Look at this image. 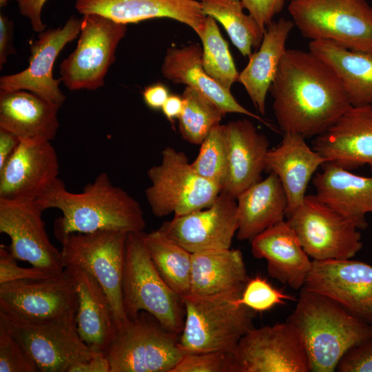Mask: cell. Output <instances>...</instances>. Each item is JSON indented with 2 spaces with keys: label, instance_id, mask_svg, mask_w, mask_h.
<instances>
[{
  "label": "cell",
  "instance_id": "8d00e7d4",
  "mask_svg": "<svg viewBox=\"0 0 372 372\" xmlns=\"http://www.w3.org/2000/svg\"><path fill=\"white\" fill-rule=\"evenodd\" d=\"M192 165L200 176L223 187L227 165L226 125L219 124L210 131Z\"/></svg>",
  "mask_w": 372,
  "mask_h": 372
},
{
  "label": "cell",
  "instance_id": "f35d334b",
  "mask_svg": "<svg viewBox=\"0 0 372 372\" xmlns=\"http://www.w3.org/2000/svg\"><path fill=\"white\" fill-rule=\"evenodd\" d=\"M295 298L273 287L265 278L256 276L246 283L238 302L253 311L263 312Z\"/></svg>",
  "mask_w": 372,
  "mask_h": 372
},
{
  "label": "cell",
  "instance_id": "2e32d148",
  "mask_svg": "<svg viewBox=\"0 0 372 372\" xmlns=\"http://www.w3.org/2000/svg\"><path fill=\"white\" fill-rule=\"evenodd\" d=\"M159 229L191 254L231 248L238 230L236 198L221 191L209 207L174 216Z\"/></svg>",
  "mask_w": 372,
  "mask_h": 372
},
{
  "label": "cell",
  "instance_id": "ba28073f",
  "mask_svg": "<svg viewBox=\"0 0 372 372\" xmlns=\"http://www.w3.org/2000/svg\"><path fill=\"white\" fill-rule=\"evenodd\" d=\"M150 185L145 190L152 214L164 217L185 215L209 207L222 188L200 176L187 155L174 147L161 152V163L147 172Z\"/></svg>",
  "mask_w": 372,
  "mask_h": 372
},
{
  "label": "cell",
  "instance_id": "8992f818",
  "mask_svg": "<svg viewBox=\"0 0 372 372\" xmlns=\"http://www.w3.org/2000/svg\"><path fill=\"white\" fill-rule=\"evenodd\" d=\"M301 35L349 50H372V6L366 0H289Z\"/></svg>",
  "mask_w": 372,
  "mask_h": 372
},
{
  "label": "cell",
  "instance_id": "d4e9b609",
  "mask_svg": "<svg viewBox=\"0 0 372 372\" xmlns=\"http://www.w3.org/2000/svg\"><path fill=\"white\" fill-rule=\"evenodd\" d=\"M202 52L203 48L198 43L168 48L161 68L163 77L173 83L183 84L202 93L225 115L228 113L244 114L277 131L268 121L240 105L231 91L223 87L205 72L202 63Z\"/></svg>",
  "mask_w": 372,
  "mask_h": 372
},
{
  "label": "cell",
  "instance_id": "7bdbcfd3",
  "mask_svg": "<svg viewBox=\"0 0 372 372\" xmlns=\"http://www.w3.org/2000/svg\"><path fill=\"white\" fill-rule=\"evenodd\" d=\"M286 0H241L248 13L254 17L260 26L266 27L273 21L274 17L283 8Z\"/></svg>",
  "mask_w": 372,
  "mask_h": 372
},
{
  "label": "cell",
  "instance_id": "d590c367",
  "mask_svg": "<svg viewBox=\"0 0 372 372\" xmlns=\"http://www.w3.org/2000/svg\"><path fill=\"white\" fill-rule=\"evenodd\" d=\"M199 38L202 41V63L205 72L218 84L231 91L238 81V72L229 49L227 41L223 37L216 21L207 16L205 27Z\"/></svg>",
  "mask_w": 372,
  "mask_h": 372
},
{
  "label": "cell",
  "instance_id": "ac0fdd59",
  "mask_svg": "<svg viewBox=\"0 0 372 372\" xmlns=\"http://www.w3.org/2000/svg\"><path fill=\"white\" fill-rule=\"evenodd\" d=\"M51 142H20L0 168V200L36 202L59 179Z\"/></svg>",
  "mask_w": 372,
  "mask_h": 372
},
{
  "label": "cell",
  "instance_id": "7dc6e473",
  "mask_svg": "<svg viewBox=\"0 0 372 372\" xmlns=\"http://www.w3.org/2000/svg\"><path fill=\"white\" fill-rule=\"evenodd\" d=\"M68 372H110V365L104 353H100L90 360L72 365Z\"/></svg>",
  "mask_w": 372,
  "mask_h": 372
},
{
  "label": "cell",
  "instance_id": "484cf974",
  "mask_svg": "<svg viewBox=\"0 0 372 372\" xmlns=\"http://www.w3.org/2000/svg\"><path fill=\"white\" fill-rule=\"evenodd\" d=\"M326 161L308 146L304 138L296 134L284 133L281 143L268 151L265 170L278 176L285 191L286 217L302 204L313 174Z\"/></svg>",
  "mask_w": 372,
  "mask_h": 372
},
{
  "label": "cell",
  "instance_id": "4316f807",
  "mask_svg": "<svg viewBox=\"0 0 372 372\" xmlns=\"http://www.w3.org/2000/svg\"><path fill=\"white\" fill-rule=\"evenodd\" d=\"M59 109L28 91H0V128L20 142H51L59 127Z\"/></svg>",
  "mask_w": 372,
  "mask_h": 372
},
{
  "label": "cell",
  "instance_id": "e575fe53",
  "mask_svg": "<svg viewBox=\"0 0 372 372\" xmlns=\"http://www.w3.org/2000/svg\"><path fill=\"white\" fill-rule=\"evenodd\" d=\"M182 98L179 132L187 143L200 145L210 131L220 124L225 114L212 101L192 87L185 86Z\"/></svg>",
  "mask_w": 372,
  "mask_h": 372
},
{
  "label": "cell",
  "instance_id": "7402d4cb",
  "mask_svg": "<svg viewBox=\"0 0 372 372\" xmlns=\"http://www.w3.org/2000/svg\"><path fill=\"white\" fill-rule=\"evenodd\" d=\"M251 254L267 262L269 275L294 289H302L312 260L288 222L283 220L251 240Z\"/></svg>",
  "mask_w": 372,
  "mask_h": 372
},
{
  "label": "cell",
  "instance_id": "60d3db41",
  "mask_svg": "<svg viewBox=\"0 0 372 372\" xmlns=\"http://www.w3.org/2000/svg\"><path fill=\"white\" fill-rule=\"evenodd\" d=\"M56 273L37 267L25 268L17 263V259L4 245L0 247V284L10 281L48 278Z\"/></svg>",
  "mask_w": 372,
  "mask_h": 372
},
{
  "label": "cell",
  "instance_id": "1f68e13d",
  "mask_svg": "<svg viewBox=\"0 0 372 372\" xmlns=\"http://www.w3.org/2000/svg\"><path fill=\"white\" fill-rule=\"evenodd\" d=\"M249 279L239 249H209L192 254L190 293L206 296L242 291Z\"/></svg>",
  "mask_w": 372,
  "mask_h": 372
},
{
  "label": "cell",
  "instance_id": "f1b7e54d",
  "mask_svg": "<svg viewBox=\"0 0 372 372\" xmlns=\"http://www.w3.org/2000/svg\"><path fill=\"white\" fill-rule=\"evenodd\" d=\"M292 20L283 17L267 27L260 45L248 58L238 81L245 87L258 112L265 115L266 97L285 54L289 35L294 27Z\"/></svg>",
  "mask_w": 372,
  "mask_h": 372
},
{
  "label": "cell",
  "instance_id": "cb8c5ba5",
  "mask_svg": "<svg viewBox=\"0 0 372 372\" xmlns=\"http://www.w3.org/2000/svg\"><path fill=\"white\" fill-rule=\"evenodd\" d=\"M312 179L319 200L352 222L359 229L372 214V176H362L338 164L326 161Z\"/></svg>",
  "mask_w": 372,
  "mask_h": 372
},
{
  "label": "cell",
  "instance_id": "ab89813d",
  "mask_svg": "<svg viewBox=\"0 0 372 372\" xmlns=\"http://www.w3.org/2000/svg\"><path fill=\"white\" fill-rule=\"evenodd\" d=\"M172 372H234V352L185 353Z\"/></svg>",
  "mask_w": 372,
  "mask_h": 372
},
{
  "label": "cell",
  "instance_id": "6da1fadb",
  "mask_svg": "<svg viewBox=\"0 0 372 372\" xmlns=\"http://www.w3.org/2000/svg\"><path fill=\"white\" fill-rule=\"evenodd\" d=\"M269 92L280 130L305 139L324 132L352 107L336 75L309 50H286Z\"/></svg>",
  "mask_w": 372,
  "mask_h": 372
},
{
  "label": "cell",
  "instance_id": "d6986e66",
  "mask_svg": "<svg viewBox=\"0 0 372 372\" xmlns=\"http://www.w3.org/2000/svg\"><path fill=\"white\" fill-rule=\"evenodd\" d=\"M304 287L336 301L372 324V266L360 261L312 260Z\"/></svg>",
  "mask_w": 372,
  "mask_h": 372
},
{
  "label": "cell",
  "instance_id": "7c38bea8",
  "mask_svg": "<svg viewBox=\"0 0 372 372\" xmlns=\"http://www.w3.org/2000/svg\"><path fill=\"white\" fill-rule=\"evenodd\" d=\"M286 220L312 260L351 259L362 248L360 229L316 195H306Z\"/></svg>",
  "mask_w": 372,
  "mask_h": 372
},
{
  "label": "cell",
  "instance_id": "3957f363",
  "mask_svg": "<svg viewBox=\"0 0 372 372\" xmlns=\"http://www.w3.org/2000/svg\"><path fill=\"white\" fill-rule=\"evenodd\" d=\"M287 322L304 344L311 372H333L353 347L372 338V324L321 293L301 289Z\"/></svg>",
  "mask_w": 372,
  "mask_h": 372
},
{
  "label": "cell",
  "instance_id": "8fae6325",
  "mask_svg": "<svg viewBox=\"0 0 372 372\" xmlns=\"http://www.w3.org/2000/svg\"><path fill=\"white\" fill-rule=\"evenodd\" d=\"M79 301L67 268L48 278L0 284V311L30 322L76 319Z\"/></svg>",
  "mask_w": 372,
  "mask_h": 372
},
{
  "label": "cell",
  "instance_id": "83f0119b",
  "mask_svg": "<svg viewBox=\"0 0 372 372\" xmlns=\"http://www.w3.org/2000/svg\"><path fill=\"white\" fill-rule=\"evenodd\" d=\"M65 267L76 283L78 332L92 350L105 353L118 332L110 301L102 287L90 273L75 265Z\"/></svg>",
  "mask_w": 372,
  "mask_h": 372
},
{
  "label": "cell",
  "instance_id": "7a4b0ae2",
  "mask_svg": "<svg viewBox=\"0 0 372 372\" xmlns=\"http://www.w3.org/2000/svg\"><path fill=\"white\" fill-rule=\"evenodd\" d=\"M42 210L54 208L62 216L55 234L92 233L101 230L140 232L146 223L139 203L102 172L79 193L67 190L59 178L36 201Z\"/></svg>",
  "mask_w": 372,
  "mask_h": 372
},
{
  "label": "cell",
  "instance_id": "836d02e7",
  "mask_svg": "<svg viewBox=\"0 0 372 372\" xmlns=\"http://www.w3.org/2000/svg\"><path fill=\"white\" fill-rule=\"evenodd\" d=\"M200 3L203 13L223 26L234 45L244 56L249 58L252 49L259 48L266 30L249 13L244 12L241 0H200Z\"/></svg>",
  "mask_w": 372,
  "mask_h": 372
},
{
  "label": "cell",
  "instance_id": "74e56055",
  "mask_svg": "<svg viewBox=\"0 0 372 372\" xmlns=\"http://www.w3.org/2000/svg\"><path fill=\"white\" fill-rule=\"evenodd\" d=\"M34 362L13 335L10 319L0 311V372H36Z\"/></svg>",
  "mask_w": 372,
  "mask_h": 372
},
{
  "label": "cell",
  "instance_id": "e0dca14e",
  "mask_svg": "<svg viewBox=\"0 0 372 372\" xmlns=\"http://www.w3.org/2000/svg\"><path fill=\"white\" fill-rule=\"evenodd\" d=\"M36 202L0 200V232L10 238L9 251L17 259L53 273L65 269L61 251L50 242Z\"/></svg>",
  "mask_w": 372,
  "mask_h": 372
},
{
  "label": "cell",
  "instance_id": "bcb514c9",
  "mask_svg": "<svg viewBox=\"0 0 372 372\" xmlns=\"http://www.w3.org/2000/svg\"><path fill=\"white\" fill-rule=\"evenodd\" d=\"M169 95L167 87L160 83L145 87L143 92L145 103L154 110H161Z\"/></svg>",
  "mask_w": 372,
  "mask_h": 372
},
{
  "label": "cell",
  "instance_id": "816d5d0a",
  "mask_svg": "<svg viewBox=\"0 0 372 372\" xmlns=\"http://www.w3.org/2000/svg\"><path fill=\"white\" fill-rule=\"evenodd\" d=\"M289 1V0H288Z\"/></svg>",
  "mask_w": 372,
  "mask_h": 372
},
{
  "label": "cell",
  "instance_id": "603a6c76",
  "mask_svg": "<svg viewBox=\"0 0 372 372\" xmlns=\"http://www.w3.org/2000/svg\"><path fill=\"white\" fill-rule=\"evenodd\" d=\"M225 125L227 165L222 191L236 198L261 180L269 142L248 119L232 121Z\"/></svg>",
  "mask_w": 372,
  "mask_h": 372
},
{
  "label": "cell",
  "instance_id": "c3c4849f",
  "mask_svg": "<svg viewBox=\"0 0 372 372\" xmlns=\"http://www.w3.org/2000/svg\"><path fill=\"white\" fill-rule=\"evenodd\" d=\"M20 143L12 132L0 128V168L13 154Z\"/></svg>",
  "mask_w": 372,
  "mask_h": 372
},
{
  "label": "cell",
  "instance_id": "9a60e30c",
  "mask_svg": "<svg viewBox=\"0 0 372 372\" xmlns=\"http://www.w3.org/2000/svg\"><path fill=\"white\" fill-rule=\"evenodd\" d=\"M82 19L70 17L60 28L45 30L30 46L27 68L0 79V91L30 92L60 108L65 96L59 87L61 79L53 76V66L62 49L74 40L81 31Z\"/></svg>",
  "mask_w": 372,
  "mask_h": 372
},
{
  "label": "cell",
  "instance_id": "f6af8a7d",
  "mask_svg": "<svg viewBox=\"0 0 372 372\" xmlns=\"http://www.w3.org/2000/svg\"><path fill=\"white\" fill-rule=\"evenodd\" d=\"M13 23L6 15L0 14V68L7 61L8 56L15 53L12 44Z\"/></svg>",
  "mask_w": 372,
  "mask_h": 372
},
{
  "label": "cell",
  "instance_id": "f907efd6",
  "mask_svg": "<svg viewBox=\"0 0 372 372\" xmlns=\"http://www.w3.org/2000/svg\"><path fill=\"white\" fill-rule=\"evenodd\" d=\"M10 0H0L1 8L4 7Z\"/></svg>",
  "mask_w": 372,
  "mask_h": 372
},
{
  "label": "cell",
  "instance_id": "ee69618b",
  "mask_svg": "<svg viewBox=\"0 0 372 372\" xmlns=\"http://www.w3.org/2000/svg\"><path fill=\"white\" fill-rule=\"evenodd\" d=\"M47 0H16L20 13L28 19L34 32H41L45 25L41 19V12Z\"/></svg>",
  "mask_w": 372,
  "mask_h": 372
},
{
  "label": "cell",
  "instance_id": "d6a6232c",
  "mask_svg": "<svg viewBox=\"0 0 372 372\" xmlns=\"http://www.w3.org/2000/svg\"><path fill=\"white\" fill-rule=\"evenodd\" d=\"M145 246L165 282L181 297L191 293L192 254L159 229L143 233Z\"/></svg>",
  "mask_w": 372,
  "mask_h": 372
},
{
  "label": "cell",
  "instance_id": "9c48e42d",
  "mask_svg": "<svg viewBox=\"0 0 372 372\" xmlns=\"http://www.w3.org/2000/svg\"><path fill=\"white\" fill-rule=\"evenodd\" d=\"M180 335L141 311L118 332L105 352L110 372H172L185 354Z\"/></svg>",
  "mask_w": 372,
  "mask_h": 372
},
{
  "label": "cell",
  "instance_id": "5b68a950",
  "mask_svg": "<svg viewBox=\"0 0 372 372\" xmlns=\"http://www.w3.org/2000/svg\"><path fill=\"white\" fill-rule=\"evenodd\" d=\"M122 295L128 320L146 311L167 330L180 335L185 316L182 297L159 275L145 246L143 231L129 232L127 236Z\"/></svg>",
  "mask_w": 372,
  "mask_h": 372
},
{
  "label": "cell",
  "instance_id": "30bf717a",
  "mask_svg": "<svg viewBox=\"0 0 372 372\" xmlns=\"http://www.w3.org/2000/svg\"><path fill=\"white\" fill-rule=\"evenodd\" d=\"M126 32V24L96 13L84 14L76 48L60 65L65 86L71 91L103 87Z\"/></svg>",
  "mask_w": 372,
  "mask_h": 372
},
{
  "label": "cell",
  "instance_id": "44dd1931",
  "mask_svg": "<svg viewBox=\"0 0 372 372\" xmlns=\"http://www.w3.org/2000/svg\"><path fill=\"white\" fill-rule=\"evenodd\" d=\"M75 8L83 15L96 13L127 24L156 18H169L202 34L207 16L196 0H76Z\"/></svg>",
  "mask_w": 372,
  "mask_h": 372
},
{
  "label": "cell",
  "instance_id": "277c9868",
  "mask_svg": "<svg viewBox=\"0 0 372 372\" xmlns=\"http://www.w3.org/2000/svg\"><path fill=\"white\" fill-rule=\"evenodd\" d=\"M242 291L182 297L185 310L179 337L185 353L225 351L234 352L248 331L254 328L256 312L238 302Z\"/></svg>",
  "mask_w": 372,
  "mask_h": 372
},
{
  "label": "cell",
  "instance_id": "f546056e",
  "mask_svg": "<svg viewBox=\"0 0 372 372\" xmlns=\"http://www.w3.org/2000/svg\"><path fill=\"white\" fill-rule=\"evenodd\" d=\"M239 240L251 241L256 236L285 220L288 208L285 191L273 172L236 198Z\"/></svg>",
  "mask_w": 372,
  "mask_h": 372
},
{
  "label": "cell",
  "instance_id": "4fadbf2b",
  "mask_svg": "<svg viewBox=\"0 0 372 372\" xmlns=\"http://www.w3.org/2000/svg\"><path fill=\"white\" fill-rule=\"evenodd\" d=\"M8 316L14 337L38 371L68 372L72 365L103 353L94 351L83 340L76 319L35 322Z\"/></svg>",
  "mask_w": 372,
  "mask_h": 372
},
{
  "label": "cell",
  "instance_id": "681fc988",
  "mask_svg": "<svg viewBox=\"0 0 372 372\" xmlns=\"http://www.w3.org/2000/svg\"><path fill=\"white\" fill-rule=\"evenodd\" d=\"M183 109L182 96L169 95L161 110L168 121L173 123L174 118H178Z\"/></svg>",
  "mask_w": 372,
  "mask_h": 372
},
{
  "label": "cell",
  "instance_id": "5bb4252c",
  "mask_svg": "<svg viewBox=\"0 0 372 372\" xmlns=\"http://www.w3.org/2000/svg\"><path fill=\"white\" fill-rule=\"evenodd\" d=\"M234 355V372H311L300 336L287 321L253 328Z\"/></svg>",
  "mask_w": 372,
  "mask_h": 372
},
{
  "label": "cell",
  "instance_id": "4dcf8cb0",
  "mask_svg": "<svg viewBox=\"0 0 372 372\" xmlns=\"http://www.w3.org/2000/svg\"><path fill=\"white\" fill-rule=\"evenodd\" d=\"M309 50L334 72L352 106L372 105V50H349L325 41H311Z\"/></svg>",
  "mask_w": 372,
  "mask_h": 372
},
{
  "label": "cell",
  "instance_id": "52a82bcc",
  "mask_svg": "<svg viewBox=\"0 0 372 372\" xmlns=\"http://www.w3.org/2000/svg\"><path fill=\"white\" fill-rule=\"evenodd\" d=\"M127 232L56 234L64 266L75 265L90 273L104 290L118 331L127 322L123 302L122 280Z\"/></svg>",
  "mask_w": 372,
  "mask_h": 372
},
{
  "label": "cell",
  "instance_id": "ffe728a7",
  "mask_svg": "<svg viewBox=\"0 0 372 372\" xmlns=\"http://www.w3.org/2000/svg\"><path fill=\"white\" fill-rule=\"evenodd\" d=\"M312 148L327 161L349 170L367 165L372 173V105L352 106L314 138Z\"/></svg>",
  "mask_w": 372,
  "mask_h": 372
},
{
  "label": "cell",
  "instance_id": "b9f144b4",
  "mask_svg": "<svg viewBox=\"0 0 372 372\" xmlns=\"http://www.w3.org/2000/svg\"><path fill=\"white\" fill-rule=\"evenodd\" d=\"M340 372H372V338L351 348L341 358Z\"/></svg>",
  "mask_w": 372,
  "mask_h": 372
}]
</instances>
